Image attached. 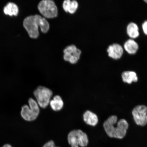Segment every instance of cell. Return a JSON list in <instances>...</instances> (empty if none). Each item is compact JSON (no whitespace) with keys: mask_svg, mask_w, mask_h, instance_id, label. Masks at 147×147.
Listing matches in <instances>:
<instances>
[{"mask_svg":"<svg viewBox=\"0 0 147 147\" xmlns=\"http://www.w3.org/2000/svg\"><path fill=\"white\" fill-rule=\"evenodd\" d=\"M107 135L111 138L122 139L127 133L129 125L125 119H122L118 121L117 116H110L103 124Z\"/></svg>","mask_w":147,"mask_h":147,"instance_id":"6da1fadb","label":"cell"},{"mask_svg":"<svg viewBox=\"0 0 147 147\" xmlns=\"http://www.w3.org/2000/svg\"><path fill=\"white\" fill-rule=\"evenodd\" d=\"M24 27L26 30L29 36L32 38H37L39 36L38 27L41 28L42 32H47L49 28V25L45 18L38 15L31 16L26 17L23 21Z\"/></svg>","mask_w":147,"mask_h":147,"instance_id":"7a4b0ae2","label":"cell"},{"mask_svg":"<svg viewBox=\"0 0 147 147\" xmlns=\"http://www.w3.org/2000/svg\"><path fill=\"white\" fill-rule=\"evenodd\" d=\"M29 106L24 105L22 108L21 115L22 118L28 122L35 120L40 113V107L36 100L30 98L28 101Z\"/></svg>","mask_w":147,"mask_h":147,"instance_id":"3957f363","label":"cell"},{"mask_svg":"<svg viewBox=\"0 0 147 147\" xmlns=\"http://www.w3.org/2000/svg\"><path fill=\"white\" fill-rule=\"evenodd\" d=\"M34 94L38 106L43 109H45L49 105L53 92L49 88L40 86L34 91Z\"/></svg>","mask_w":147,"mask_h":147,"instance_id":"277c9868","label":"cell"},{"mask_svg":"<svg viewBox=\"0 0 147 147\" xmlns=\"http://www.w3.org/2000/svg\"><path fill=\"white\" fill-rule=\"evenodd\" d=\"M67 140L71 147H85L89 143L87 134L80 129L71 130L68 135Z\"/></svg>","mask_w":147,"mask_h":147,"instance_id":"5b68a950","label":"cell"},{"mask_svg":"<svg viewBox=\"0 0 147 147\" xmlns=\"http://www.w3.org/2000/svg\"><path fill=\"white\" fill-rule=\"evenodd\" d=\"M38 8L41 14L47 18H54L58 15V9L54 2L51 0L40 1Z\"/></svg>","mask_w":147,"mask_h":147,"instance_id":"8992f818","label":"cell"},{"mask_svg":"<svg viewBox=\"0 0 147 147\" xmlns=\"http://www.w3.org/2000/svg\"><path fill=\"white\" fill-rule=\"evenodd\" d=\"M131 114L137 125L144 127L147 124V106L144 105H137L132 110Z\"/></svg>","mask_w":147,"mask_h":147,"instance_id":"52a82bcc","label":"cell"},{"mask_svg":"<svg viewBox=\"0 0 147 147\" xmlns=\"http://www.w3.org/2000/svg\"><path fill=\"white\" fill-rule=\"evenodd\" d=\"M63 58L65 61L72 64L76 63L80 59L81 51L74 45L66 47L63 51Z\"/></svg>","mask_w":147,"mask_h":147,"instance_id":"ba28073f","label":"cell"},{"mask_svg":"<svg viewBox=\"0 0 147 147\" xmlns=\"http://www.w3.org/2000/svg\"><path fill=\"white\" fill-rule=\"evenodd\" d=\"M108 56L115 60L119 59L123 54L124 51L122 46L119 44L114 43L110 45L107 49Z\"/></svg>","mask_w":147,"mask_h":147,"instance_id":"9c48e42d","label":"cell"},{"mask_svg":"<svg viewBox=\"0 0 147 147\" xmlns=\"http://www.w3.org/2000/svg\"><path fill=\"white\" fill-rule=\"evenodd\" d=\"M83 119L86 124L94 127L98 124L99 119L98 116L90 110H87L83 115Z\"/></svg>","mask_w":147,"mask_h":147,"instance_id":"30bf717a","label":"cell"},{"mask_svg":"<svg viewBox=\"0 0 147 147\" xmlns=\"http://www.w3.org/2000/svg\"><path fill=\"white\" fill-rule=\"evenodd\" d=\"M121 77L123 82L129 84L133 82H136L138 80L137 73L133 71H124L122 74Z\"/></svg>","mask_w":147,"mask_h":147,"instance_id":"8fae6325","label":"cell"},{"mask_svg":"<svg viewBox=\"0 0 147 147\" xmlns=\"http://www.w3.org/2000/svg\"><path fill=\"white\" fill-rule=\"evenodd\" d=\"M49 104L53 111L57 112L63 109L64 103L62 97L59 95H56L51 100Z\"/></svg>","mask_w":147,"mask_h":147,"instance_id":"7c38bea8","label":"cell"},{"mask_svg":"<svg viewBox=\"0 0 147 147\" xmlns=\"http://www.w3.org/2000/svg\"><path fill=\"white\" fill-rule=\"evenodd\" d=\"M125 50L129 54L134 55L137 52L139 49V45L135 40L130 39L127 40L124 44Z\"/></svg>","mask_w":147,"mask_h":147,"instance_id":"4fadbf2b","label":"cell"},{"mask_svg":"<svg viewBox=\"0 0 147 147\" xmlns=\"http://www.w3.org/2000/svg\"><path fill=\"white\" fill-rule=\"evenodd\" d=\"M78 4L75 1H71L70 0L64 1L63 3V8L66 12L71 14H74L76 11Z\"/></svg>","mask_w":147,"mask_h":147,"instance_id":"5bb4252c","label":"cell"},{"mask_svg":"<svg viewBox=\"0 0 147 147\" xmlns=\"http://www.w3.org/2000/svg\"><path fill=\"white\" fill-rule=\"evenodd\" d=\"M126 30L128 35L133 39L138 38L139 36V27L135 23L131 22L128 24Z\"/></svg>","mask_w":147,"mask_h":147,"instance_id":"9a60e30c","label":"cell"},{"mask_svg":"<svg viewBox=\"0 0 147 147\" xmlns=\"http://www.w3.org/2000/svg\"><path fill=\"white\" fill-rule=\"evenodd\" d=\"M18 7L17 5L13 3H9L3 8V12L5 14L10 16H17L18 13Z\"/></svg>","mask_w":147,"mask_h":147,"instance_id":"2e32d148","label":"cell"},{"mask_svg":"<svg viewBox=\"0 0 147 147\" xmlns=\"http://www.w3.org/2000/svg\"><path fill=\"white\" fill-rule=\"evenodd\" d=\"M42 147H57L55 146L54 141L51 140L46 143Z\"/></svg>","mask_w":147,"mask_h":147,"instance_id":"e0dca14e","label":"cell"},{"mask_svg":"<svg viewBox=\"0 0 147 147\" xmlns=\"http://www.w3.org/2000/svg\"><path fill=\"white\" fill-rule=\"evenodd\" d=\"M142 28L144 34L147 35V20L145 21L142 24Z\"/></svg>","mask_w":147,"mask_h":147,"instance_id":"ac0fdd59","label":"cell"},{"mask_svg":"<svg viewBox=\"0 0 147 147\" xmlns=\"http://www.w3.org/2000/svg\"><path fill=\"white\" fill-rule=\"evenodd\" d=\"M2 147H12L9 144H5Z\"/></svg>","mask_w":147,"mask_h":147,"instance_id":"d6986e66","label":"cell"},{"mask_svg":"<svg viewBox=\"0 0 147 147\" xmlns=\"http://www.w3.org/2000/svg\"><path fill=\"white\" fill-rule=\"evenodd\" d=\"M144 1H145L146 3H147V0H145Z\"/></svg>","mask_w":147,"mask_h":147,"instance_id":"ffe728a7","label":"cell"}]
</instances>
